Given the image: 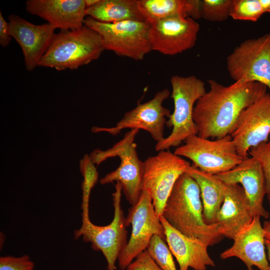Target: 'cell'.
<instances>
[{"mask_svg": "<svg viewBox=\"0 0 270 270\" xmlns=\"http://www.w3.org/2000/svg\"><path fill=\"white\" fill-rule=\"evenodd\" d=\"M262 226L265 238L270 240V218L264 222Z\"/></svg>", "mask_w": 270, "mask_h": 270, "instance_id": "1f68e13d", "label": "cell"}, {"mask_svg": "<svg viewBox=\"0 0 270 270\" xmlns=\"http://www.w3.org/2000/svg\"><path fill=\"white\" fill-rule=\"evenodd\" d=\"M146 250L162 270H178L168 244L159 236L152 238Z\"/></svg>", "mask_w": 270, "mask_h": 270, "instance_id": "484cf974", "label": "cell"}, {"mask_svg": "<svg viewBox=\"0 0 270 270\" xmlns=\"http://www.w3.org/2000/svg\"><path fill=\"white\" fill-rule=\"evenodd\" d=\"M264 14L260 0H232L230 16L234 20L256 22Z\"/></svg>", "mask_w": 270, "mask_h": 270, "instance_id": "4316f807", "label": "cell"}, {"mask_svg": "<svg viewBox=\"0 0 270 270\" xmlns=\"http://www.w3.org/2000/svg\"><path fill=\"white\" fill-rule=\"evenodd\" d=\"M232 0H200L201 18L221 22L230 16Z\"/></svg>", "mask_w": 270, "mask_h": 270, "instance_id": "d4e9b609", "label": "cell"}, {"mask_svg": "<svg viewBox=\"0 0 270 270\" xmlns=\"http://www.w3.org/2000/svg\"><path fill=\"white\" fill-rule=\"evenodd\" d=\"M10 34L20 46L26 68L34 70L50 46L56 28L50 23L34 24L16 14L8 16Z\"/></svg>", "mask_w": 270, "mask_h": 270, "instance_id": "9a60e30c", "label": "cell"}, {"mask_svg": "<svg viewBox=\"0 0 270 270\" xmlns=\"http://www.w3.org/2000/svg\"><path fill=\"white\" fill-rule=\"evenodd\" d=\"M269 214H270V212H269Z\"/></svg>", "mask_w": 270, "mask_h": 270, "instance_id": "d590c367", "label": "cell"}, {"mask_svg": "<svg viewBox=\"0 0 270 270\" xmlns=\"http://www.w3.org/2000/svg\"><path fill=\"white\" fill-rule=\"evenodd\" d=\"M86 8L92 7L96 4L100 0H84Z\"/></svg>", "mask_w": 270, "mask_h": 270, "instance_id": "836d02e7", "label": "cell"}, {"mask_svg": "<svg viewBox=\"0 0 270 270\" xmlns=\"http://www.w3.org/2000/svg\"><path fill=\"white\" fill-rule=\"evenodd\" d=\"M86 14L105 23L144 20L136 0H100L94 6L86 8Z\"/></svg>", "mask_w": 270, "mask_h": 270, "instance_id": "603a6c76", "label": "cell"}, {"mask_svg": "<svg viewBox=\"0 0 270 270\" xmlns=\"http://www.w3.org/2000/svg\"><path fill=\"white\" fill-rule=\"evenodd\" d=\"M226 68L235 82H256L270 90V32L245 40L226 58Z\"/></svg>", "mask_w": 270, "mask_h": 270, "instance_id": "8fae6325", "label": "cell"}, {"mask_svg": "<svg viewBox=\"0 0 270 270\" xmlns=\"http://www.w3.org/2000/svg\"><path fill=\"white\" fill-rule=\"evenodd\" d=\"M270 134V94L267 93L242 110L230 136L244 158L252 148L268 141Z\"/></svg>", "mask_w": 270, "mask_h": 270, "instance_id": "4fadbf2b", "label": "cell"}, {"mask_svg": "<svg viewBox=\"0 0 270 270\" xmlns=\"http://www.w3.org/2000/svg\"><path fill=\"white\" fill-rule=\"evenodd\" d=\"M167 88L158 91L150 100L138 103L136 107L126 112L122 118L112 128L94 126V132H105L112 135H116L125 128L140 129L148 132L156 143L164 138V128L167 118L170 116V111L162 105L164 101L170 96Z\"/></svg>", "mask_w": 270, "mask_h": 270, "instance_id": "7c38bea8", "label": "cell"}, {"mask_svg": "<svg viewBox=\"0 0 270 270\" xmlns=\"http://www.w3.org/2000/svg\"><path fill=\"white\" fill-rule=\"evenodd\" d=\"M158 152L144 162L142 191L149 194L160 216L176 181L191 165L169 150Z\"/></svg>", "mask_w": 270, "mask_h": 270, "instance_id": "30bf717a", "label": "cell"}, {"mask_svg": "<svg viewBox=\"0 0 270 270\" xmlns=\"http://www.w3.org/2000/svg\"><path fill=\"white\" fill-rule=\"evenodd\" d=\"M144 21L150 24L172 18H201L200 0H136Z\"/></svg>", "mask_w": 270, "mask_h": 270, "instance_id": "44dd1931", "label": "cell"}, {"mask_svg": "<svg viewBox=\"0 0 270 270\" xmlns=\"http://www.w3.org/2000/svg\"><path fill=\"white\" fill-rule=\"evenodd\" d=\"M200 26L190 18H172L150 24L149 39L152 50L168 56L192 48Z\"/></svg>", "mask_w": 270, "mask_h": 270, "instance_id": "5bb4252c", "label": "cell"}, {"mask_svg": "<svg viewBox=\"0 0 270 270\" xmlns=\"http://www.w3.org/2000/svg\"><path fill=\"white\" fill-rule=\"evenodd\" d=\"M210 90L196 102L193 119L198 136L212 140L230 134L245 108L267 94V87L258 82H234L224 86L208 81Z\"/></svg>", "mask_w": 270, "mask_h": 270, "instance_id": "6da1fadb", "label": "cell"}, {"mask_svg": "<svg viewBox=\"0 0 270 270\" xmlns=\"http://www.w3.org/2000/svg\"><path fill=\"white\" fill-rule=\"evenodd\" d=\"M266 247L268 251V258L269 261V270H270V240H265Z\"/></svg>", "mask_w": 270, "mask_h": 270, "instance_id": "e575fe53", "label": "cell"}, {"mask_svg": "<svg viewBox=\"0 0 270 270\" xmlns=\"http://www.w3.org/2000/svg\"><path fill=\"white\" fill-rule=\"evenodd\" d=\"M248 154L261 166L266 182V196L270 204V139L252 148Z\"/></svg>", "mask_w": 270, "mask_h": 270, "instance_id": "83f0119b", "label": "cell"}, {"mask_svg": "<svg viewBox=\"0 0 270 270\" xmlns=\"http://www.w3.org/2000/svg\"><path fill=\"white\" fill-rule=\"evenodd\" d=\"M260 217L254 216L252 222L238 234L232 245L220 254L226 260L236 257L246 265L247 270H269V262L266 254L265 237Z\"/></svg>", "mask_w": 270, "mask_h": 270, "instance_id": "e0dca14e", "label": "cell"}, {"mask_svg": "<svg viewBox=\"0 0 270 270\" xmlns=\"http://www.w3.org/2000/svg\"><path fill=\"white\" fill-rule=\"evenodd\" d=\"M170 82L174 109L166 120V126L172 128V131L156 144L157 152L177 148L190 136L198 134L193 119L194 109L196 102L206 92L204 82L194 76L175 75L172 76Z\"/></svg>", "mask_w": 270, "mask_h": 270, "instance_id": "277c9868", "label": "cell"}, {"mask_svg": "<svg viewBox=\"0 0 270 270\" xmlns=\"http://www.w3.org/2000/svg\"></svg>", "mask_w": 270, "mask_h": 270, "instance_id": "8d00e7d4", "label": "cell"}, {"mask_svg": "<svg viewBox=\"0 0 270 270\" xmlns=\"http://www.w3.org/2000/svg\"><path fill=\"white\" fill-rule=\"evenodd\" d=\"M80 171L83 176L82 183V202L81 208L82 221L90 220L89 200L92 188L96 184L98 178V172L94 164L92 162L90 156L86 154L80 162Z\"/></svg>", "mask_w": 270, "mask_h": 270, "instance_id": "cb8c5ba5", "label": "cell"}, {"mask_svg": "<svg viewBox=\"0 0 270 270\" xmlns=\"http://www.w3.org/2000/svg\"><path fill=\"white\" fill-rule=\"evenodd\" d=\"M10 34V26L8 22H6L1 12H0V44L3 47L7 46L12 40Z\"/></svg>", "mask_w": 270, "mask_h": 270, "instance_id": "4dcf8cb0", "label": "cell"}, {"mask_svg": "<svg viewBox=\"0 0 270 270\" xmlns=\"http://www.w3.org/2000/svg\"><path fill=\"white\" fill-rule=\"evenodd\" d=\"M174 153L190 159L192 166L201 171L214 175L232 170L244 159L230 134L212 140L192 136L176 148Z\"/></svg>", "mask_w": 270, "mask_h": 270, "instance_id": "52a82bcc", "label": "cell"}, {"mask_svg": "<svg viewBox=\"0 0 270 270\" xmlns=\"http://www.w3.org/2000/svg\"><path fill=\"white\" fill-rule=\"evenodd\" d=\"M216 176L226 184H240L254 216L268 218L269 212L263 205L266 196L265 180L261 166L254 158H244L232 170Z\"/></svg>", "mask_w": 270, "mask_h": 270, "instance_id": "2e32d148", "label": "cell"}, {"mask_svg": "<svg viewBox=\"0 0 270 270\" xmlns=\"http://www.w3.org/2000/svg\"><path fill=\"white\" fill-rule=\"evenodd\" d=\"M114 186L115 190L112 194L114 214L112 222L100 226L90 220L82 222L80 228L74 232L75 239L82 236L84 242L91 243L93 250L102 253L108 270H116V262L128 242L126 218L120 204L122 188L118 182Z\"/></svg>", "mask_w": 270, "mask_h": 270, "instance_id": "ba28073f", "label": "cell"}, {"mask_svg": "<svg viewBox=\"0 0 270 270\" xmlns=\"http://www.w3.org/2000/svg\"><path fill=\"white\" fill-rule=\"evenodd\" d=\"M164 226L166 241L175 257L180 270H206L215 263L208 254L209 246L203 241L186 236L172 226L162 216H160Z\"/></svg>", "mask_w": 270, "mask_h": 270, "instance_id": "ac0fdd59", "label": "cell"}, {"mask_svg": "<svg viewBox=\"0 0 270 270\" xmlns=\"http://www.w3.org/2000/svg\"><path fill=\"white\" fill-rule=\"evenodd\" d=\"M84 0H28L26 10L38 16L61 30L84 26L86 16Z\"/></svg>", "mask_w": 270, "mask_h": 270, "instance_id": "d6986e66", "label": "cell"}, {"mask_svg": "<svg viewBox=\"0 0 270 270\" xmlns=\"http://www.w3.org/2000/svg\"><path fill=\"white\" fill-rule=\"evenodd\" d=\"M104 50L100 34L84 25L55 34L38 66L58 70L77 69L98 59Z\"/></svg>", "mask_w": 270, "mask_h": 270, "instance_id": "3957f363", "label": "cell"}, {"mask_svg": "<svg viewBox=\"0 0 270 270\" xmlns=\"http://www.w3.org/2000/svg\"><path fill=\"white\" fill-rule=\"evenodd\" d=\"M126 270H162L147 250L140 253L126 268Z\"/></svg>", "mask_w": 270, "mask_h": 270, "instance_id": "f546056e", "label": "cell"}, {"mask_svg": "<svg viewBox=\"0 0 270 270\" xmlns=\"http://www.w3.org/2000/svg\"><path fill=\"white\" fill-rule=\"evenodd\" d=\"M138 132V129L130 130L111 148L105 150L96 149L90 155L92 162L97 166L110 158H120L118 168L107 174L100 182L104 184L114 181L120 182L122 192L132 206L138 202L142 192L144 162L138 156L134 142Z\"/></svg>", "mask_w": 270, "mask_h": 270, "instance_id": "5b68a950", "label": "cell"}, {"mask_svg": "<svg viewBox=\"0 0 270 270\" xmlns=\"http://www.w3.org/2000/svg\"><path fill=\"white\" fill-rule=\"evenodd\" d=\"M162 216L182 234L199 239L208 246L217 244L224 238L216 224L204 222L199 186L186 172L176 181Z\"/></svg>", "mask_w": 270, "mask_h": 270, "instance_id": "7a4b0ae2", "label": "cell"}, {"mask_svg": "<svg viewBox=\"0 0 270 270\" xmlns=\"http://www.w3.org/2000/svg\"><path fill=\"white\" fill-rule=\"evenodd\" d=\"M126 224L132 225L130 238L120 253L118 262L120 270L127 266L146 250L154 235L166 240L164 226L157 214L151 196L142 191L138 202L128 210Z\"/></svg>", "mask_w": 270, "mask_h": 270, "instance_id": "9c48e42d", "label": "cell"}, {"mask_svg": "<svg viewBox=\"0 0 270 270\" xmlns=\"http://www.w3.org/2000/svg\"><path fill=\"white\" fill-rule=\"evenodd\" d=\"M254 216L242 186L226 184L224 200L216 218L220 234L233 240L252 222Z\"/></svg>", "mask_w": 270, "mask_h": 270, "instance_id": "ffe728a7", "label": "cell"}, {"mask_svg": "<svg viewBox=\"0 0 270 270\" xmlns=\"http://www.w3.org/2000/svg\"><path fill=\"white\" fill-rule=\"evenodd\" d=\"M186 172L199 186L204 222L208 224H216L218 213L224 200L226 184L216 175L202 172L192 165Z\"/></svg>", "mask_w": 270, "mask_h": 270, "instance_id": "7402d4cb", "label": "cell"}, {"mask_svg": "<svg viewBox=\"0 0 270 270\" xmlns=\"http://www.w3.org/2000/svg\"><path fill=\"white\" fill-rule=\"evenodd\" d=\"M34 263L28 255L0 258V270H34Z\"/></svg>", "mask_w": 270, "mask_h": 270, "instance_id": "f1b7e54d", "label": "cell"}, {"mask_svg": "<svg viewBox=\"0 0 270 270\" xmlns=\"http://www.w3.org/2000/svg\"><path fill=\"white\" fill-rule=\"evenodd\" d=\"M264 13H270V0H260Z\"/></svg>", "mask_w": 270, "mask_h": 270, "instance_id": "d6a6232c", "label": "cell"}, {"mask_svg": "<svg viewBox=\"0 0 270 270\" xmlns=\"http://www.w3.org/2000/svg\"><path fill=\"white\" fill-rule=\"evenodd\" d=\"M84 25L100 34L104 50L118 56L142 60L152 50L149 39L150 24L146 21L105 23L88 16Z\"/></svg>", "mask_w": 270, "mask_h": 270, "instance_id": "8992f818", "label": "cell"}]
</instances>
